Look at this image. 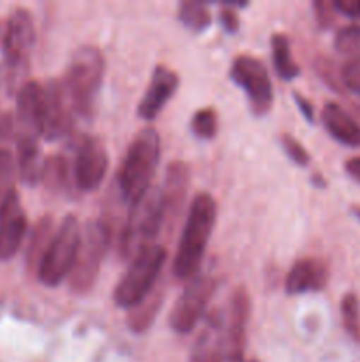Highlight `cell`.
<instances>
[{
  "instance_id": "21",
  "label": "cell",
  "mask_w": 360,
  "mask_h": 362,
  "mask_svg": "<svg viewBox=\"0 0 360 362\" xmlns=\"http://www.w3.org/2000/svg\"><path fill=\"white\" fill-rule=\"evenodd\" d=\"M18 173L20 180L28 187H34L41 180V148L39 141L18 140Z\"/></svg>"
},
{
  "instance_id": "16",
  "label": "cell",
  "mask_w": 360,
  "mask_h": 362,
  "mask_svg": "<svg viewBox=\"0 0 360 362\" xmlns=\"http://www.w3.org/2000/svg\"><path fill=\"white\" fill-rule=\"evenodd\" d=\"M176 88H179V74L166 66L155 67L147 92L138 105V115L143 120H154L175 94Z\"/></svg>"
},
{
  "instance_id": "20",
  "label": "cell",
  "mask_w": 360,
  "mask_h": 362,
  "mask_svg": "<svg viewBox=\"0 0 360 362\" xmlns=\"http://www.w3.org/2000/svg\"><path fill=\"white\" fill-rule=\"evenodd\" d=\"M222 320L212 317L207 327L198 336V341L191 354V362H224V345H222Z\"/></svg>"
},
{
  "instance_id": "34",
  "label": "cell",
  "mask_w": 360,
  "mask_h": 362,
  "mask_svg": "<svg viewBox=\"0 0 360 362\" xmlns=\"http://www.w3.org/2000/svg\"><path fill=\"white\" fill-rule=\"evenodd\" d=\"M219 20H221V25L229 32V34H233V32L239 30V27H240L239 14L232 9V6L222 7L221 13H219Z\"/></svg>"
},
{
  "instance_id": "23",
  "label": "cell",
  "mask_w": 360,
  "mask_h": 362,
  "mask_svg": "<svg viewBox=\"0 0 360 362\" xmlns=\"http://www.w3.org/2000/svg\"><path fill=\"white\" fill-rule=\"evenodd\" d=\"M53 235H55V225H53L52 216H42L35 225L34 232H32L30 243L27 247V265L34 271H37L39 264H41L42 257H44L46 250H48L49 243H52Z\"/></svg>"
},
{
  "instance_id": "38",
  "label": "cell",
  "mask_w": 360,
  "mask_h": 362,
  "mask_svg": "<svg viewBox=\"0 0 360 362\" xmlns=\"http://www.w3.org/2000/svg\"><path fill=\"white\" fill-rule=\"evenodd\" d=\"M346 172L349 173V175L353 177L355 180H359L360 182V158H353V159H348L344 165Z\"/></svg>"
},
{
  "instance_id": "36",
  "label": "cell",
  "mask_w": 360,
  "mask_h": 362,
  "mask_svg": "<svg viewBox=\"0 0 360 362\" xmlns=\"http://www.w3.org/2000/svg\"><path fill=\"white\" fill-rule=\"evenodd\" d=\"M335 11L348 18H360V0H334Z\"/></svg>"
},
{
  "instance_id": "1",
  "label": "cell",
  "mask_w": 360,
  "mask_h": 362,
  "mask_svg": "<svg viewBox=\"0 0 360 362\" xmlns=\"http://www.w3.org/2000/svg\"><path fill=\"white\" fill-rule=\"evenodd\" d=\"M215 216L217 205L214 198L208 193L196 194L187 212L186 225L173 260V274L179 279H193L196 276L214 230Z\"/></svg>"
},
{
  "instance_id": "7",
  "label": "cell",
  "mask_w": 360,
  "mask_h": 362,
  "mask_svg": "<svg viewBox=\"0 0 360 362\" xmlns=\"http://www.w3.org/2000/svg\"><path fill=\"white\" fill-rule=\"evenodd\" d=\"M112 243V232L104 221L90 219L81 230V243L76 262L69 274V286L74 293L90 292L95 285L102 258Z\"/></svg>"
},
{
  "instance_id": "18",
  "label": "cell",
  "mask_w": 360,
  "mask_h": 362,
  "mask_svg": "<svg viewBox=\"0 0 360 362\" xmlns=\"http://www.w3.org/2000/svg\"><path fill=\"white\" fill-rule=\"evenodd\" d=\"M189 166L184 161H172L166 168L164 186H162V200H164V223L169 228L175 225L182 211L184 200L189 186Z\"/></svg>"
},
{
  "instance_id": "2",
  "label": "cell",
  "mask_w": 360,
  "mask_h": 362,
  "mask_svg": "<svg viewBox=\"0 0 360 362\" xmlns=\"http://www.w3.org/2000/svg\"><path fill=\"white\" fill-rule=\"evenodd\" d=\"M161 158V138L154 127H145L131 141L116 175L120 194L127 202H136L150 189L152 177Z\"/></svg>"
},
{
  "instance_id": "8",
  "label": "cell",
  "mask_w": 360,
  "mask_h": 362,
  "mask_svg": "<svg viewBox=\"0 0 360 362\" xmlns=\"http://www.w3.org/2000/svg\"><path fill=\"white\" fill-rule=\"evenodd\" d=\"M215 288H217V281L212 274L194 276L172 308L169 325L173 331L179 334H187L193 331L205 315Z\"/></svg>"
},
{
  "instance_id": "25",
  "label": "cell",
  "mask_w": 360,
  "mask_h": 362,
  "mask_svg": "<svg viewBox=\"0 0 360 362\" xmlns=\"http://www.w3.org/2000/svg\"><path fill=\"white\" fill-rule=\"evenodd\" d=\"M272 60H274L275 71L282 80H293L299 76L300 67L293 59L288 37L281 32L272 35Z\"/></svg>"
},
{
  "instance_id": "26",
  "label": "cell",
  "mask_w": 360,
  "mask_h": 362,
  "mask_svg": "<svg viewBox=\"0 0 360 362\" xmlns=\"http://www.w3.org/2000/svg\"><path fill=\"white\" fill-rule=\"evenodd\" d=\"M179 20L186 25L189 30L201 32L210 25V11L203 2L186 0L179 6Z\"/></svg>"
},
{
  "instance_id": "39",
  "label": "cell",
  "mask_w": 360,
  "mask_h": 362,
  "mask_svg": "<svg viewBox=\"0 0 360 362\" xmlns=\"http://www.w3.org/2000/svg\"><path fill=\"white\" fill-rule=\"evenodd\" d=\"M355 216L360 219V209H355Z\"/></svg>"
},
{
  "instance_id": "6",
  "label": "cell",
  "mask_w": 360,
  "mask_h": 362,
  "mask_svg": "<svg viewBox=\"0 0 360 362\" xmlns=\"http://www.w3.org/2000/svg\"><path fill=\"white\" fill-rule=\"evenodd\" d=\"M81 243V226L76 216H66L56 226L55 235L42 257L37 269V278L46 286H59L66 278H69L71 271L76 262L78 250Z\"/></svg>"
},
{
  "instance_id": "31",
  "label": "cell",
  "mask_w": 360,
  "mask_h": 362,
  "mask_svg": "<svg viewBox=\"0 0 360 362\" xmlns=\"http://www.w3.org/2000/svg\"><path fill=\"white\" fill-rule=\"evenodd\" d=\"M281 145L293 163H296L299 166L309 165V154L302 147V144L296 138H293L292 134H281Z\"/></svg>"
},
{
  "instance_id": "5",
  "label": "cell",
  "mask_w": 360,
  "mask_h": 362,
  "mask_svg": "<svg viewBox=\"0 0 360 362\" xmlns=\"http://www.w3.org/2000/svg\"><path fill=\"white\" fill-rule=\"evenodd\" d=\"M166 253L161 244H150L131 260L129 269L113 292V300L122 310H131L140 304L157 285V278L164 265Z\"/></svg>"
},
{
  "instance_id": "29",
  "label": "cell",
  "mask_w": 360,
  "mask_h": 362,
  "mask_svg": "<svg viewBox=\"0 0 360 362\" xmlns=\"http://www.w3.org/2000/svg\"><path fill=\"white\" fill-rule=\"evenodd\" d=\"M191 129L201 140H212L217 134L219 120L214 108H201L191 119Z\"/></svg>"
},
{
  "instance_id": "9",
  "label": "cell",
  "mask_w": 360,
  "mask_h": 362,
  "mask_svg": "<svg viewBox=\"0 0 360 362\" xmlns=\"http://www.w3.org/2000/svg\"><path fill=\"white\" fill-rule=\"evenodd\" d=\"M229 78L246 92L249 106L256 115H265L274 103L270 74L263 62L254 57L240 55L229 67Z\"/></svg>"
},
{
  "instance_id": "13",
  "label": "cell",
  "mask_w": 360,
  "mask_h": 362,
  "mask_svg": "<svg viewBox=\"0 0 360 362\" xmlns=\"http://www.w3.org/2000/svg\"><path fill=\"white\" fill-rule=\"evenodd\" d=\"M108 172V152L97 138L80 141L74 161V179L81 191H94L101 186Z\"/></svg>"
},
{
  "instance_id": "15",
  "label": "cell",
  "mask_w": 360,
  "mask_h": 362,
  "mask_svg": "<svg viewBox=\"0 0 360 362\" xmlns=\"http://www.w3.org/2000/svg\"><path fill=\"white\" fill-rule=\"evenodd\" d=\"M42 136L41 85L27 81L18 90L16 99V141L34 140Z\"/></svg>"
},
{
  "instance_id": "37",
  "label": "cell",
  "mask_w": 360,
  "mask_h": 362,
  "mask_svg": "<svg viewBox=\"0 0 360 362\" xmlns=\"http://www.w3.org/2000/svg\"><path fill=\"white\" fill-rule=\"evenodd\" d=\"M293 98H295L296 105H299L300 112H302V115L306 117L309 122H313L314 120V110H313V105H311L309 101H307L306 98H304L302 94H299V92H293Z\"/></svg>"
},
{
  "instance_id": "40",
  "label": "cell",
  "mask_w": 360,
  "mask_h": 362,
  "mask_svg": "<svg viewBox=\"0 0 360 362\" xmlns=\"http://www.w3.org/2000/svg\"><path fill=\"white\" fill-rule=\"evenodd\" d=\"M249 362H258V361H249Z\"/></svg>"
},
{
  "instance_id": "24",
  "label": "cell",
  "mask_w": 360,
  "mask_h": 362,
  "mask_svg": "<svg viewBox=\"0 0 360 362\" xmlns=\"http://www.w3.org/2000/svg\"><path fill=\"white\" fill-rule=\"evenodd\" d=\"M39 182L49 191V193H62L67 189L69 182V163L64 156H52L42 161L41 180Z\"/></svg>"
},
{
  "instance_id": "22",
  "label": "cell",
  "mask_w": 360,
  "mask_h": 362,
  "mask_svg": "<svg viewBox=\"0 0 360 362\" xmlns=\"http://www.w3.org/2000/svg\"><path fill=\"white\" fill-rule=\"evenodd\" d=\"M162 306V290L154 288L140 304L129 310L127 324L133 332H145L152 325V322L157 317L159 310Z\"/></svg>"
},
{
  "instance_id": "27",
  "label": "cell",
  "mask_w": 360,
  "mask_h": 362,
  "mask_svg": "<svg viewBox=\"0 0 360 362\" xmlns=\"http://www.w3.org/2000/svg\"><path fill=\"white\" fill-rule=\"evenodd\" d=\"M334 46L337 53L348 59V62L360 60V25H346L335 34Z\"/></svg>"
},
{
  "instance_id": "35",
  "label": "cell",
  "mask_w": 360,
  "mask_h": 362,
  "mask_svg": "<svg viewBox=\"0 0 360 362\" xmlns=\"http://www.w3.org/2000/svg\"><path fill=\"white\" fill-rule=\"evenodd\" d=\"M13 136H16V119L6 112L0 115V141H7Z\"/></svg>"
},
{
  "instance_id": "32",
  "label": "cell",
  "mask_w": 360,
  "mask_h": 362,
  "mask_svg": "<svg viewBox=\"0 0 360 362\" xmlns=\"http://www.w3.org/2000/svg\"><path fill=\"white\" fill-rule=\"evenodd\" d=\"M342 83L353 92V94L360 95V60H353V62H346L341 71Z\"/></svg>"
},
{
  "instance_id": "19",
  "label": "cell",
  "mask_w": 360,
  "mask_h": 362,
  "mask_svg": "<svg viewBox=\"0 0 360 362\" xmlns=\"http://www.w3.org/2000/svg\"><path fill=\"white\" fill-rule=\"evenodd\" d=\"M325 129L332 138L348 147H360V126L337 103H327L321 112Z\"/></svg>"
},
{
  "instance_id": "11",
  "label": "cell",
  "mask_w": 360,
  "mask_h": 362,
  "mask_svg": "<svg viewBox=\"0 0 360 362\" xmlns=\"http://www.w3.org/2000/svg\"><path fill=\"white\" fill-rule=\"evenodd\" d=\"M35 41L34 20L30 13L23 7H18L11 13L4 30V55H6L7 67L11 71L21 69L27 66L28 53Z\"/></svg>"
},
{
  "instance_id": "33",
  "label": "cell",
  "mask_w": 360,
  "mask_h": 362,
  "mask_svg": "<svg viewBox=\"0 0 360 362\" xmlns=\"http://www.w3.org/2000/svg\"><path fill=\"white\" fill-rule=\"evenodd\" d=\"M314 13H316V20L321 27H330L334 23L335 18V7L334 2H325V0H318L314 2Z\"/></svg>"
},
{
  "instance_id": "3",
  "label": "cell",
  "mask_w": 360,
  "mask_h": 362,
  "mask_svg": "<svg viewBox=\"0 0 360 362\" xmlns=\"http://www.w3.org/2000/svg\"><path fill=\"white\" fill-rule=\"evenodd\" d=\"M104 57L101 49L92 45L80 46L73 53L67 66L66 87L67 98L74 113L90 119L95 108V99L101 90L102 76H104Z\"/></svg>"
},
{
  "instance_id": "4",
  "label": "cell",
  "mask_w": 360,
  "mask_h": 362,
  "mask_svg": "<svg viewBox=\"0 0 360 362\" xmlns=\"http://www.w3.org/2000/svg\"><path fill=\"white\" fill-rule=\"evenodd\" d=\"M162 225H164L162 191L161 187H150L131 204V212L120 232V257L133 260L145 247L154 244L152 240L155 239Z\"/></svg>"
},
{
  "instance_id": "17",
  "label": "cell",
  "mask_w": 360,
  "mask_h": 362,
  "mask_svg": "<svg viewBox=\"0 0 360 362\" xmlns=\"http://www.w3.org/2000/svg\"><path fill=\"white\" fill-rule=\"evenodd\" d=\"M328 281V269L318 258H302L295 262L286 276L284 288L289 296L320 292Z\"/></svg>"
},
{
  "instance_id": "30",
  "label": "cell",
  "mask_w": 360,
  "mask_h": 362,
  "mask_svg": "<svg viewBox=\"0 0 360 362\" xmlns=\"http://www.w3.org/2000/svg\"><path fill=\"white\" fill-rule=\"evenodd\" d=\"M14 173H16V165L13 154L7 148L0 147V207L11 191H14Z\"/></svg>"
},
{
  "instance_id": "10",
  "label": "cell",
  "mask_w": 360,
  "mask_h": 362,
  "mask_svg": "<svg viewBox=\"0 0 360 362\" xmlns=\"http://www.w3.org/2000/svg\"><path fill=\"white\" fill-rule=\"evenodd\" d=\"M74 110L67 98L64 81L48 80L41 85V119L42 136L46 140H59L66 136L73 124Z\"/></svg>"
},
{
  "instance_id": "14",
  "label": "cell",
  "mask_w": 360,
  "mask_h": 362,
  "mask_svg": "<svg viewBox=\"0 0 360 362\" xmlns=\"http://www.w3.org/2000/svg\"><path fill=\"white\" fill-rule=\"evenodd\" d=\"M25 232H27V216L14 189L0 207V262L11 260L18 253Z\"/></svg>"
},
{
  "instance_id": "28",
  "label": "cell",
  "mask_w": 360,
  "mask_h": 362,
  "mask_svg": "<svg viewBox=\"0 0 360 362\" xmlns=\"http://www.w3.org/2000/svg\"><path fill=\"white\" fill-rule=\"evenodd\" d=\"M342 325L355 341H360V300L355 293H346L341 303Z\"/></svg>"
},
{
  "instance_id": "12",
  "label": "cell",
  "mask_w": 360,
  "mask_h": 362,
  "mask_svg": "<svg viewBox=\"0 0 360 362\" xmlns=\"http://www.w3.org/2000/svg\"><path fill=\"white\" fill-rule=\"evenodd\" d=\"M251 315V299L246 288L233 290L229 297L228 315H226L222 331V345H224V357L228 362H242L244 350H246V332L247 322Z\"/></svg>"
}]
</instances>
